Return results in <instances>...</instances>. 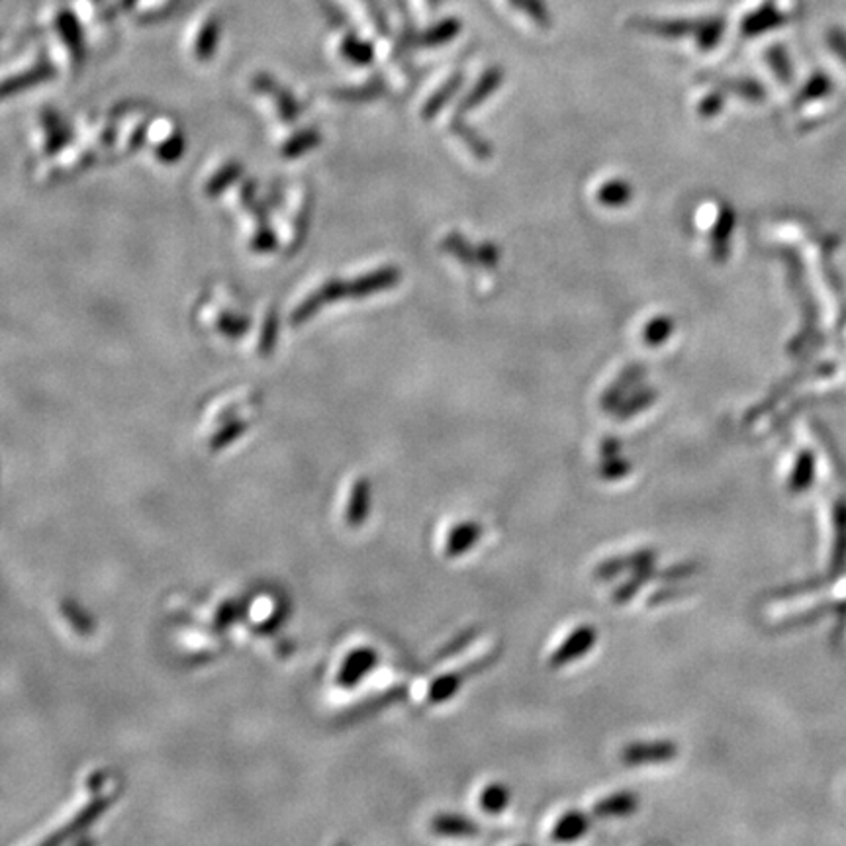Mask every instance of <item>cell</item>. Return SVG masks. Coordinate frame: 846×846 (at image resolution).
I'll return each instance as SVG.
<instances>
[]
</instances>
